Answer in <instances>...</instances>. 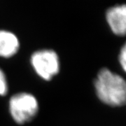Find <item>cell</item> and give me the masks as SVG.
<instances>
[{"instance_id": "6da1fadb", "label": "cell", "mask_w": 126, "mask_h": 126, "mask_svg": "<svg viewBox=\"0 0 126 126\" xmlns=\"http://www.w3.org/2000/svg\"><path fill=\"white\" fill-rule=\"evenodd\" d=\"M94 87L98 98L103 103L111 107L126 104V81L107 68L99 71Z\"/></svg>"}, {"instance_id": "7a4b0ae2", "label": "cell", "mask_w": 126, "mask_h": 126, "mask_svg": "<svg viewBox=\"0 0 126 126\" xmlns=\"http://www.w3.org/2000/svg\"><path fill=\"white\" fill-rule=\"evenodd\" d=\"M9 111L15 121L24 124L36 116L39 111V104L32 94L27 93H18L10 99Z\"/></svg>"}, {"instance_id": "3957f363", "label": "cell", "mask_w": 126, "mask_h": 126, "mask_svg": "<svg viewBox=\"0 0 126 126\" xmlns=\"http://www.w3.org/2000/svg\"><path fill=\"white\" fill-rule=\"evenodd\" d=\"M31 64L36 73L43 79L49 81L60 70V61L53 50H41L34 53Z\"/></svg>"}, {"instance_id": "277c9868", "label": "cell", "mask_w": 126, "mask_h": 126, "mask_svg": "<svg viewBox=\"0 0 126 126\" xmlns=\"http://www.w3.org/2000/svg\"><path fill=\"white\" fill-rule=\"evenodd\" d=\"M107 20L116 35H126V4L115 6L107 10Z\"/></svg>"}, {"instance_id": "5b68a950", "label": "cell", "mask_w": 126, "mask_h": 126, "mask_svg": "<svg viewBox=\"0 0 126 126\" xmlns=\"http://www.w3.org/2000/svg\"><path fill=\"white\" fill-rule=\"evenodd\" d=\"M20 43L14 33L0 30V57L10 58L18 52Z\"/></svg>"}, {"instance_id": "8992f818", "label": "cell", "mask_w": 126, "mask_h": 126, "mask_svg": "<svg viewBox=\"0 0 126 126\" xmlns=\"http://www.w3.org/2000/svg\"><path fill=\"white\" fill-rule=\"evenodd\" d=\"M8 91V84L4 72L0 69V95H4Z\"/></svg>"}, {"instance_id": "52a82bcc", "label": "cell", "mask_w": 126, "mask_h": 126, "mask_svg": "<svg viewBox=\"0 0 126 126\" xmlns=\"http://www.w3.org/2000/svg\"><path fill=\"white\" fill-rule=\"evenodd\" d=\"M119 62L124 71L126 72V43L123 46L119 54Z\"/></svg>"}]
</instances>
